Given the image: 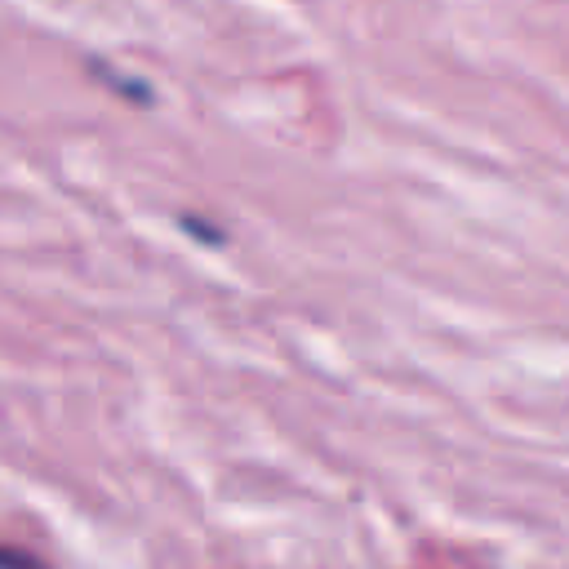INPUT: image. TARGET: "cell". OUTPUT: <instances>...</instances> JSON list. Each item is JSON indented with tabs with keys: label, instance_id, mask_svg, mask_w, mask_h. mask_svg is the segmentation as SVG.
<instances>
[{
	"label": "cell",
	"instance_id": "6da1fadb",
	"mask_svg": "<svg viewBox=\"0 0 569 569\" xmlns=\"http://www.w3.org/2000/svg\"><path fill=\"white\" fill-rule=\"evenodd\" d=\"M4 569H40V565H31V560H22L18 551H4Z\"/></svg>",
	"mask_w": 569,
	"mask_h": 569
}]
</instances>
